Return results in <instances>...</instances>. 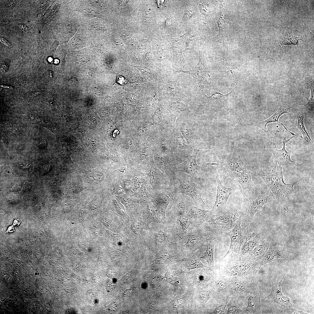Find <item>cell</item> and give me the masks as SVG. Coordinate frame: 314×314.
Here are the masks:
<instances>
[{"instance_id":"cell-1","label":"cell","mask_w":314,"mask_h":314,"mask_svg":"<svg viewBox=\"0 0 314 314\" xmlns=\"http://www.w3.org/2000/svg\"><path fill=\"white\" fill-rule=\"evenodd\" d=\"M282 167L275 163L274 167L270 172H264L261 167L257 172V174L267 185L276 199L281 201L289 198L293 190V187L297 182L290 184L285 183L283 180Z\"/></svg>"},{"instance_id":"cell-2","label":"cell","mask_w":314,"mask_h":314,"mask_svg":"<svg viewBox=\"0 0 314 314\" xmlns=\"http://www.w3.org/2000/svg\"><path fill=\"white\" fill-rule=\"evenodd\" d=\"M261 266V260L255 261L244 259L232 260L228 263L226 270L231 275L246 276L252 281Z\"/></svg>"},{"instance_id":"cell-3","label":"cell","mask_w":314,"mask_h":314,"mask_svg":"<svg viewBox=\"0 0 314 314\" xmlns=\"http://www.w3.org/2000/svg\"><path fill=\"white\" fill-rule=\"evenodd\" d=\"M252 202L247 210L246 215L241 222V226L244 234L247 236L249 234V226L252 221L256 213L259 211L263 205L267 203L273 202L274 199L271 194L268 192H261L258 195L257 198Z\"/></svg>"},{"instance_id":"cell-4","label":"cell","mask_w":314,"mask_h":314,"mask_svg":"<svg viewBox=\"0 0 314 314\" xmlns=\"http://www.w3.org/2000/svg\"><path fill=\"white\" fill-rule=\"evenodd\" d=\"M216 176L217 186L216 198L211 211L215 217L222 215L226 210L227 200L230 195L236 191L235 185L230 188L224 186L219 179L217 173Z\"/></svg>"},{"instance_id":"cell-5","label":"cell","mask_w":314,"mask_h":314,"mask_svg":"<svg viewBox=\"0 0 314 314\" xmlns=\"http://www.w3.org/2000/svg\"><path fill=\"white\" fill-rule=\"evenodd\" d=\"M200 149L194 148L193 152L191 156L182 163L178 165L175 172H183L190 175L196 181L202 178L204 176L203 168L199 166L196 162V157Z\"/></svg>"},{"instance_id":"cell-6","label":"cell","mask_w":314,"mask_h":314,"mask_svg":"<svg viewBox=\"0 0 314 314\" xmlns=\"http://www.w3.org/2000/svg\"><path fill=\"white\" fill-rule=\"evenodd\" d=\"M283 280L281 277L278 276L276 279L272 281L271 292L266 297L265 301L267 302L279 304L286 308L297 309V307L290 302L289 297L282 293L281 286Z\"/></svg>"},{"instance_id":"cell-7","label":"cell","mask_w":314,"mask_h":314,"mask_svg":"<svg viewBox=\"0 0 314 314\" xmlns=\"http://www.w3.org/2000/svg\"><path fill=\"white\" fill-rule=\"evenodd\" d=\"M179 183V192L189 196L197 206L204 208L206 206L197 188L195 181L192 178L190 180L178 178Z\"/></svg>"},{"instance_id":"cell-8","label":"cell","mask_w":314,"mask_h":314,"mask_svg":"<svg viewBox=\"0 0 314 314\" xmlns=\"http://www.w3.org/2000/svg\"><path fill=\"white\" fill-rule=\"evenodd\" d=\"M242 217L241 216L236 222L234 227L230 231L226 233L230 237V244L228 251L221 260L224 258L229 254H238L240 252L243 240L245 238H246L241 226Z\"/></svg>"},{"instance_id":"cell-9","label":"cell","mask_w":314,"mask_h":314,"mask_svg":"<svg viewBox=\"0 0 314 314\" xmlns=\"http://www.w3.org/2000/svg\"><path fill=\"white\" fill-rule=\"evenodd\" d=\"M150 168L147 173L149 182L154 190H157L163 187L165 190L170 188L171 181L169 177L161 172L156 166L152 156L151 157Z\"/></svg>"},{"instance_id":"cell-10","label":"cell","mask_w":314,"mask_h":314,"mask_svg":"<svg viewBox=\"0 0 314 314\" xmlns=\"http://www.w3.org/2000/svg\"><path fill=\"white\" fill-rule=\"evenodd\" d=\"M178 192L177 188H170L152 196V200L156 208L164 219H165V212L169 204Z\"/></svg>"},{"instance_id":"cell-11","label":"cell","mask_w":314,"mask_h":314,"mask_svg":"<svg viewBox=\"0 0 314 314\" xmlns=\"http://www.w3.org/2000/svg\"><path fill=\"white\" fill-rule=\"evenodd\" d=\"M215 218L211 210L202 209L190 205L187 210L185 218L192 224L198 225L205 222H212Z\"/></svg>"},{"instance_id":"cell-12","label":"cell","mask_w":314,"mask_h":314,"mask_svg":"<svg viewBox=\"0 0 314 314\" xmlns=\"http://www.w3.org/2000/svg\"><path fill=\"white\" fill-rule=\"evenodd\" d=\"M246 168L244 163L241 159L239 151L238 149H236L228 163L225 175L222 181L223 183H224L225 184L227 177L235 179Z\"/></svg>"},{"instance_id":"cell-13","label":"cell","mask_w":314,"mask_h":314,"mask_svg":"<svg viewBox=\"0 0 314 314\" xmlns=\"http://www.w3.org/2000/svg\"><path fill=\"white\" fill-rule=\"evenodd\" d=\"M290 254L289 251L283 245L275 243L270 246L261 261V266L279 259L288 258Z\"/></svg>"},{"instance_id":"cell-14","label":"cell","mask_w":314,"mask_h":314,"mask_svg":"<svg viewBox=\"0 0 314 314\" xmlns=\"http://www.w3.org/2000/svg\"><path fill=\"white\" fill-rule=\"evenodd\" d=\"M199 52L198 62L195 67L192 69L186 71L181 69L172 70L177 73H183L190 74L193 77L196 85L200 87L202 81L206 76V61L204 53L201 51H199Z\"/></svg>"},{"instance_id":"cell-15","label":"cell","mask_w":314,"mask_h":314,"mask_svg":"<svg viewBox=\"0 0 314 314\" xmlns=\"http://www.w3.org/2000/svg\"><path fill=\"white\" fill-rule=\"evenodd\" d=\"M240 217L236 208L229 207L222 215L214 218L212 223L222 227H231Z\"/></svg>"},{"instance_id":"cell-16","label":"cell","mask_w":314,"mask_h":314,"mask_svg":"<svg viewBox=\"0 0 314 314\" xmlns=\"http://www.w3.org/2000/svg\"><path fill=\"white\" fill-rule=\"evenodd\" d=\"M145 181L144 174L138 172L135 173L132 179L124 180L121 185L126 194L131 196L137 194L142 184Z\"/></svg>"},{"instance_id":"cell-17","label":"cell","mask_w":314,"mask_h":314,"mask_svg":"<svg viewBox=\"0 0 314 314\" xmlns=\"http://www.w3.org/2000/svg\"><path fill=\"white\" fill-rule=\"evenodd\" d=\"M295 136H297L293 135L288 139L285 138L283 141V147L280 149H278L276 145L274 144L273 154L275 163L282 166L290 164H294L297 165H299L298 164L291 159L290 153L288 152L285 149L286 144L288 142H290V140Z\"/></svg>"},{"instance_id":"cell-18","label":"cell","mask_w":314,"mask_h":314,"mask_svg":"<svg viewBox=\"0 0 314 314\" xmlns=\"http://www.w3.org/2000/svg\"><path fill=\"white\" fill-rule=\"evenodd\" d=\"M260 291L257 286L252 287L251 292L245 298L247 301V311L250 313H259L261 303Z\"/></svg>"},{"instance_id":"cell-19","label":"cell","mask_w":314,"mask_h":314,"mask_svg":"<svg viewBox=\"0 0 314 314\" xmlns=\"http://www.w3.org/2000/svg\"><path fill=\"white\" fill-rule=\"evenodd\" d=\"M290 111V108L286 104H282L280 106L278 110L270 117L263 121L256 123L254 125L260 128L265 133H267V124L270 123L277 122L280 124L287 131L292 135H296L303 138L302 137L289 131L283 124L279 122L278 121L279 117L281 115L284 113H289Z\"/></svg>"},{"instance_id":"cell-20","label":"cell","mask_w":314,"mask_h":314,"mask_svg":"<svg viewBox=\"0 0 314 314\" xmlns=\"http://www.w3.org/2000/svg\"><path fill=\"white\" fill-rule=\"evenodd\" d=\"M235 179L241 185L244 195L250 198L252 197L255 194V186L252 181L251 174L246 168Z\"/></svg>"},{"instance_id":"cell-21","label":"cell","mask_w":314,"mask_h":314,"mask_svg":"<svg viewBox=\"0 0 314 314\" xmlns=\"http://www.w3.org/2000/svg\"><path fill=\"white\" fill-rule=\"evenodd\" d=\"M184 247L191 249H196L206 243L205 233L199 227L190 231Z\"/></svg>"},{"instance_id":"cell-22","label":"cell","mask_w":314,"mask_h":314,"mask_svg":"<svg viewBox=\"0 0 314 314\" xmlns=\"http://www.w3.org/2000/svg\"><path fill=\"white\" fill-rule=\"evenodd\" d=\"M185 195L178 192L172 201L174 211L177 218H185L188 208L192 205L191 203L187 201Z\"/></svg>"},{"instance_id":"cell-23","label":"cell","mask_w":314,"mask_h":314,"mask_svg":"<svg viewBox=\"0 0 314 314\" xmlns=\"http://www.w3.org/2000/svg\"><path fill=\"white\" fill-rule=\"evenodd\" d=\"M206 248L204 255L200 257L205 260L208 264L209 270L215 273L216 271L214 260V247L216 244L215 238L213 236H208L205 233Z\"/></svg>"},{"instance_id":"cell-24","label":"cell","mask_w":314,"mask_h":314,"mask_svg":"<svg viewBox=\"0 0 314 314\" xmlns=\"http://www.w3.org/2000/svg\"><path fill=\"white\" fill-rule=\"evenodd\" d=\"M189 107L180 100H174L170 102L168 110L170 113V124L174 131L175 130V123L177 116L181 113L188 110Z\"/></svg>"},{"instance_id":"cell-25","label":"cell","mask_w":314,"mask_h":314,"mask_svg":"<svg viewBox=\"0 0 314 314\" xmlns=\"http://www.w3.org/2000/svg\"><path fill=\"white\" fill-rule=\"evenodd\" d=\"M167 40L172 48L176 62L180 64L185 63V59L182 54V49L185 42L184 40L180 36L170 38Z\"/></svg>"},{"instance_id":"cell-26","label":"cell","mask_w":314,"mask_h":314,"mask_svg":"<svg viewBox=\"0 0 314 314\" xmlns=\"http://www.w3.org/2000/svg\"><path fill=\"white\" fill-rule=\"evenodd\" d=\"M224 3L222 1H221L220 2V16L218 20L216 22L219 28V32L217 36L219 40H222L229 20Z\"/></svg>"},{"instance_id":"cell-27","label":"cell","mask_w":314,"mask_h":314,"mask_svg":"<svg viewBox=\"0 0 314 314\" xmlns=\"http://www.w3.org/2000/svg\"><path fill=\"white\" fill-rule=\"evenodd\" d=\"M261 240V238L254 233L250 234L246 238L241 251L244 259H246L249 257Z\"/></svg>"},{"instance_id":"cell-28","label":"cell","mask_w":314,"mask_h":314,"mask_svg":"<svg viewBox=\"0 0 314 314\" xmlns=\"http://www.w3.org/2000/svg\"><path fill=\"white\" fill-rule=\"evenodd\" d=\"M270 245L268 242L261 240L251 254L246 259L255 261L261 260L267 251Z\"/></svg>"},{"instance_id":"cell-29","label":"cell","mask_w":314,"mask_h":314,"mask_svg":"<svg viewBox=\"0 0 314 314\" xmlns=\"http://www.w3.org/2000/svg\"><path fill=\"white\" fill-rule=\"evenodd\" d=\"M252 281H244L238 279H233L231 283V288L238 294L246 293L249 294L251 291Z\"/></svg>"},{"instance_id":"cell-30","label":"cell","mask_w":314,"mask_h":314,"mask_svg":"<svg viewBox=\"0 0 314 314\" xmlns=\"http://www.w3.org/2000/svg\"><path fill=\"white\" fill-rule=\"evenodd\" d=\"M200 31V28L193 33L190 30L181 36L185 42L186 50L190 51L193 49L198 40Z\"/></svg>"},{"instance_id":"cell-31","label":"cell","mask_w":314,"mask_h":314,"mask_svg":"<svg viewBox=\"0 0 314 314\" xmlns=\"http://www.w3.org/2000/svg\"><path fill=\"white\" fill-rule=\"evenodd\" d=\"M182 264L189 271L190 270L206 267L201 261L199 257L185 258L182 261Z\"/></svg>"},{"instance_id":"cell-32","label":"cell","mask_w":314,"mask_h":314,"mask_svg":"<svg viewBox=\"0 0 314 314\" xmlns=\"http://www.w3.org/2000/svg\"><path fill=\"white\" fill-rule=\"evenodd\" d=\"M167 89L172 97L176 100H180L181 99V91L179 84L174 80H170L167 82Z\"/></svg>"},{"instance_id":"cell-33","label":"cell","mask_w":314,"mask_h":314,"mask_svg":"<svg viewBox=\"0 0 314 314\" xmlns=\"http://www.w3.org/2000/svg\"><path fill=\"white\" fill-rule=\"evenodd\" d=\"M296 124L303 135L305 140L310 142L312 141L313 138L310 135L305 127L304 117L301 115L299 114L297 116L296 120Z\"/></svg>"},{"instance_id":"cell-34","label":"cell","mask_w":314,"mask_h":314,"mask_svg":"<svg viewBox=\"0 0 314 314\" xmlns=\"http://www.w3.org/2000/svg\"><path fill=\"white\" fill-rule=\"evenodd\" d=\"M153 189L151 184L145 182L141 185L137 195L140 197L147 198L152 196L153 194Z\"/></svg>"},{"instance_id":"cell-35","label":"cell","mask_w":314,"mask_h":314,"mask_svg":"<svg viewBox=\"0 0 314 314\" xmlns=\"http://www.w3.org/2000/svg\"><path fill=\"white\" fill-rule=\"evenodd\" d=\"M177 220L180 223L181 227L182 230V238L185 239L188 234V231L190 226L191 224V222L184 218H177Z\"/></svg>"},{"instance_id":"cell-36","label":"cell","mask_w":314,"mask_h":314,"mask_svg":"<svg viewBox=\"0 0 314 314\" xmlns=\"http://www.w3.org/2000/svg\"><path fill=\"white\" fill-rule=\"evenodd\" d=\"M145 212L149 222H159V220L156 216L154 209L152 205L147 204L145 208Z\"/></svg>"},{"instance_id":"cell-37","label":"cell","mask_w":314,"mask_h":314,"mask_svg":"<svg viewBox=\"0 0 314 314\" xmlns=\"http://www.w3.org/2000/svg\"><path fill=\"white\" fill-rule=\"evenodd\" d=\"M180 131L186 139L187 143L188 144L190 143L191 142V139L187 124L185 122L182 123L180 126Z\"/></svg>"},{"instance_id":"cell-38","label":"cell","mask_w":314,"mask_h":314,"mask_svg":"<svg viewBox=\"0 0 314 314\" xmlns=\"http://www.w3.org/2000/svg\"><path fill=\"white\" fill-rule=\"evenodd\" d=\"M228 285V281L226 279L222 278L220 279L216 284V288L219 292H225Z\"/></svg>"},{"instance_id":"cell-39","label":"cell","mask_w":314,"mask_h":314,"mask_svg":"<svg viewBox=\"0 0 314 314\" xmlns=\"http://www.w3.org/2000/svg\"><path fill=\"white\" fill-rule=\"evenodd\" d=\"M165 278L168 282L173 286H177L179 285V281L177 277L172 274L167 272L165 274Z\"/></svg>"},{"instance_id":"cell-40","label":"cell","mask_w":314,"mask_h":314,"mask_svg":"<svg viewBox=\"0 0 314 314\" xmlns=\"http://www.w3.org/2000/svg\"><path fill=\"white\" fill-rule=\"evenodd\" d=\"M227 306L228 307V310L226 314H236L239 312L238 306L234 302H230L227 304Z\"/></svg>"},{"instance_id":"cell-41","label":"cell","mask_w":314,"mask_h":314,"mask_svg":"<svg viewBox=\"0 0 314 314\" xmlns=\"http://www.w3.org/2000/svg\"><path fill=\"white\" fill-rule=\"evenodd\" d=\"M199 7L201 13L204 15L208 16L210 14V10L208 5L205 2L199 4Z\"/></svg>"},{"instance_id":"cell-42","label":"cell","mask_w":314,"mask_h":314,"mask_svg":"<svg viewBox=\"0 0 314 314\" xmlns=\"http://www.w3.org/2000/svg\"><path fill=\"white\" fill-rule=\"evenodd\" d=\"M199 297L201 302L203 303H206L210 297V292L204 291L200 292Z\"/></svg>"},{"instance_id":"cell-43","label":"cell","mask_w":314,"mask_h":314,"mask_svg":"<svg viewBox=\"0 0 314 314\" xmlns=\"http://www.w3.org/2000/svg\"><path fill=\"white\" fill-rule=\"evenodd\" d=\"M227 303L217 307L213 312V313L221 314H225V310L227 306Z\"/></svg>"},{"instance_id":"cell-44","label":"cell","mask_w":314,"mask_h":314,"mask_svg":"<svg viewBox=\"0 0 314 314\" xmlns=\"http://www.w3.org/2000/svg\"><path fill=\"white\" fill-rule=\"evenodd\" d=\"M308 87L311 90V96L310 98L306 105H308L314 101V81H312L308 85Z\"/></svg>"},{"instance_id":"cell-45","label":"cell","mask_w":314,"mask_h":314,"mask_svg":"<svg viewBox=\"0 0 314 314\" xmlns=\"http://www.w3.org/2000/svg\"><path fill=\"white\" fill-rule=\"evenodd\" d=\"M194 10L192 8H190L186 10L184 13L183 18L187 21L190 19L194 14Z\"/></svg>"},{"instance_id":"cell-46","label":"cell","mask_w":314,"mask_h":314,"mask_svg":"<svg viewBox=\"0 0 314 314\" xmlns=\"http://www.w3.org/2000/svg\"><path fill=\"white\" fill-rule=\"evenodd\" d=\"M113 190L112 194L113 195H119L125 192L124 189L116 184L113 185Z\"/></svg>"},{"instance_id":"cell-47","label":"cell","mask_w":314,"mask_h":314,"mask_svg":"<svg viewBox=\"0 0 314 314\" xmlns=\"http://www.w3.org/2000/svg\"><path fill=\"white\" fill-rule=\"evenodd\" d=\"M115 204L117 210L119 214L122 215L125 214V210L122 205L119 202L115 201Z\"/></svg>"},{"instance_id":"cell-48","label":"cell","mask_w":314,"mask_h":314,"mask_svg":"<svg viewBox=\"0 0 314 314\" xmlns=\"http://www.w3.org/2000/svg\"><path fill=\"white\" fill-rule=\"evenodd\" d=\"M141 226L140 224L138 222H135L132 224V229L133 231L135 232L140 228Z\"/></svg>"},{"instance_id":"cell-49","label":"cell","mask_w":314,"mask_h":314,"mask_svg":"<svg viewBox=\"0 0 314 314\" xmlns=\"http://www.w3.org/2000/svg\"><path fill=\"white\" fill-rule=\"evenodd\" d=\"M69 82L71 85L73 86H76L78 83V80L76 78L72 77L70 79Z\"/></svg>"},{"instance_id":"cell-50","label":"cell","mask_w":314,"mask_h":314,"mask_svg":"<svg viewBox=\"0 0 314 314\" xmlns=\"http://www.w3.org/2000/svg\"><path fill=\"white\" fill-rule=\"evenodd\" d=\"M117 81L118 83L121 84H124L126 83V80L125 78L120 76H117Z\"/></svg>"},{"instance_id":"cell-51","label":"cell","mask_w":314,"mask_h":314,"mask_svg":"<svg viewBox=\"0 0 314 314\" xmlns=\"http://www.w3.org/2000/svg\"><path fill=\"white\" fill-rule=\"evenodd\" d=\"M0 41L2 43L6 46L8 47L10 46H11V44L10 43H9L6 40L2 37L0 38Z\"/></svg>"},{"instance_id":"cell-52","label":"cell","mask_w":314,"mask_h":314,"mask_svg":"<svg viewBox=\"0 0 314 314\" xmlns=\"http://www.w3.org/2000/svg\"><path fill=\"white\" fill-rule=\"evenodd\" d=\"M172 20L171 18H167L165 21V27H168L170 26V25L171 23Z\"/></svg>"},{"instance_id":"cell-53","label":"cell","mask_w":314,"mask_h":314,"mask_svg":"<svg viewBox=\"0 0 314 314\" xmlns=\"http://www.w3.org/2000/svg\"><path fill=\"white\" fill-rule=\"evenodd\" d=\"M20 223V220L18 219H16L14 221L13 224L12 225L13 226L15 225H19Z\"/></svg>"},{"instance_id":"cell-54","label":"cell","mask_w":314,"mask_h":314,"mask_svg":"<svg viewBox=\"0 0 314 314\" xmlns=\"http://www.w3.org/2000/svg\"><path fill=\"white\" fill-rule=\"evenodd\" d=\"M19 27L21 29L24 31H25V30H26V26L25 25H24L23 24L19 25Z\"/></svg>"},{"instance_id":"cell-55","label":"cell","mask_w":314,"mask_h":314,"mask_svg":"<svg viewBox=\"0 0 314 314\" xmlns=\"http://www.w3.org/2000/svg\"><path fill=\"white\" fill-rule=\"evenodd\" d=\"M0 86L1 87H3V88H9V87L8 86H7V85H0Z\"/></svg>"},{"instance_id":"cell-56","label":"cell","mask_w":314,"mask_h":314,"mask_svg":"<svg viewBox=\"0 0 314 314\" xmlns=\"http://www.w3.org/2000/svg\"><path fill=\"white\" fill-rule=\"evenodd\" d=\"M48 60L49 61L51 62L52 60V59L51 57L49 58L48 59Z\"/></svg>"},{"instance_id":"cell-57","label":"cell","mask_w":314,"mask_h":314,"mask_svg":"<svg viewBox=\"0 0 314 314\" xmlns=\"http://www.w3.org/2000/svg\"><path fill=\"white\" fill-rule=\"evenodd\" d=\"M58 62V60H56L55 61V63H57Z\"/></svg>"}]
</instances>
